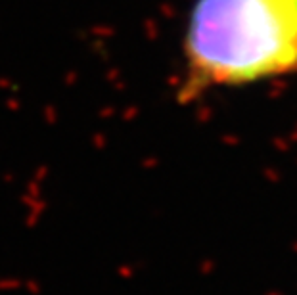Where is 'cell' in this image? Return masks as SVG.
<instances>
[{
    "instance_id": "cell-1",
    "label": "cell",
    "mask_w": 297,
    "mask_h": 295,
    "mask_svg": "<svg viewBox=\"0 0 297 295\" xmlns=\"http://www.w3.org/2000/svg\"><path fill=\"white\" fill-rule=\"evenodd\" d=\"M182 94L297 73V0H196L182 40Z\"/></svg>"
}]
</instances>
